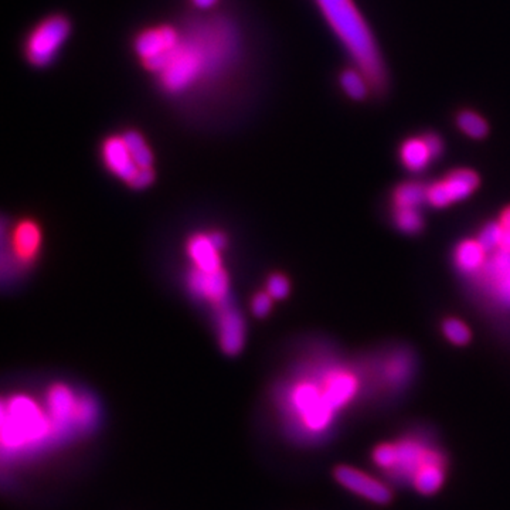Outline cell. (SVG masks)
I'll list each match as a JSON object with an SVG mask.
<instances>
[{
  "label": "cell",
  "instance_id": "obj_30",
  "mask_svg": "<svg viewBox=\"0 0 510 510\" xmlns=\"http://www.w3.org/2000/svg\"><path fill=\"white\" fill-rule=\"evenodd\" d=\"M193 1L200 9H207V7H210V6H213L216 3V0H193Z\"/></svg>",
  "mask_w": 510,
  "mask_h": 510
},
{
  "label": "cell",
  "instance_id": "obj_7",
  "mask_svg": "<svg viewBox=\"0 0 510 510\" xmlns=\"http://www.w3.org/2000/svg\"><path fill=\"white\" fill-rule=\"evenodd\" d=\"M227 236L220 230H206L192 234L186 242V255L190 268L199 271H217L224 266Z\"/></svg>",
  "mask_w": 510,
  "mask_h": 510
},
{
  "label": "cell",
  "instance_id": "obj_2",
  "mask_svg": "<svg viewBox=\"0 0 510 510\" xmlns=\"http://www.w3.org/2000/svg\"><path fill=\"white\" fill-rule=\"evenodd\" d=\"M3 457L17 458L57 441L43 401L26 393H13L1 403Z\"/></svg>",
  "mask_w": 510,
  "mask_h": 510
},
{
  "label": "cell",
  "instance_id": "obj_10",
  "mask_svg": "<svg viewBox=\"0 0 510 510\" xmlns=\"http://www.w3.org/2000/svg\"><path fill=\"white\" fill-rule=\"evenodd\" d=\"M479 179L475 172L461 169L452 172L444 180L427 186V203L443 209L452 203L468 199L478 188Z\"/></svg>",
  "mask_w": 510,
  "mask_h": 510
},
{
  "label": "cell",
  "instance_id": "obj_21",
  "mask_svg": "<svg viewBox=\"0 0 510 510\" xmlns=\"http://www.w3.org/2000/svg\"><path fill=\"white\" fill-rule=\"evenodd\" d=\"M340 82L346 94L354 99H363L369 91V80L364 74L356 70H347L342 74Z\"/></svg>",
  "mask_w": 510,
  "mask_h": 510
},
{
  "label": "cell",
  "instance_id": "obj_28",
  "mask_svg": "<svg viewBox=\"0 0 510 510\" xmlns=\"http://www.w3.org/2000/svg\"><path fill=\"white\" fill-rule=\"evenodd\" d=\"M501 227H502V244L501 251L510 253V207H508L501 217Z\"/></svg>",
  "mask_w": 510,
  "mask_h": 510
},
{
  "label": "cell",
  "instance_id": "obj_22",
  "mask_svg": "<svg viewBox=\"0 0 510 510\" xmlns=\"http://www.w3.org/2000/svg\"><path fill=\"white\" fill-rule=\"evenodd\" d=\"M457 124L464 134H467L468 136L475 138V139H481L488 134L487 122L478 114L471 112V111H465V112L460 114Z\"/></svg>",
  "mask_w": 510,
  "mask_h": 510
},
{
  "label": "cell",
  "instance_id": "obj_29",
  "mask_svg": "<svg viewBox=\"0 0 510 510\" xmlns=\"http://www.w3.org/2000/svg\"><path fill=\"white\" fill-rule=\"evenodd\" d=\"M430 151H431V155L434 159H437L441 153H443V141L440 139V136L434 135V134H430V135H425L424 136Z\"/></svg>",
  "mask_w": 510,
  "mask_h": 510
},
{
  "label": "cell",
  "instance_id": "obj_5",
  "mask_svg": "<svg viewBox=\"0 0 510 510\" xmlns=\"http://www.w3.org/2000/svg\"><path fill=\"white\" fill-rule=\"evenodd\" d=\"M102 161L105 168L125 185L142 190L149 188L155 180V170H143L135 162L122 135L111 136L104 142Z\"/></svg>",
  "mask_w": 510,
  "mask_h": 510
},
{
  "label": "cell",
  "instance_id": "obj_25",
  "mask_svg": "<svg viewBox=\"0 0 510 510\" xmlns=\"http://www.w3.org/2000/svg\"><path fill=\"white\" fill-rule=\"evenodd\" d=\"M479 244L487 250V253L498 251L502 244V227L501 223H488L478 236Z\"/></svg>",
  "mask_w": 510,
  "mask_h": 510
},
{
  "label": "cell",
  "instance_id": "obj_12",
  "mask_svg": "<svg viewBox=\"0 0 510 510\" xmlns=\"http://www.w3.org/2000/svg\"><path fill=\"white\" fill-rule=\"evenodd\" d=\"M215 318L222 350L229 356L239 354L247 340V323L243 313L229 302L215 309Z\"/></svg>",
  "mask_w": 510,
  "mask_h": 510
},
{
  "label": "cell",
  "instance_id": "obj_13",
  "mask_svg": "<svg viewBox=\"0 0 510 510\" xmlns=\"http://www.w3.org/2000/svg\"><path fill=\"white\" fill-rule=\"evenodd\" d=\"M336 481L350 492L377 505H386L391 501V491L380 481L350 467L340 465L335 470Z\"/></svg>",
  "mask_w": 510,
  "mask_h": 510
},
{
  "label": "cell",
  "instance_id": "obj_3",
  "mask_svg": "<svg viewBox=\"0 0 510 510\" xmlns=\"http://www.w3.org/2000/svg\"><path fill=\"white\" fill-rule=\"evenodd\" d=\"M371 87L384 85V68L371 33L352 0H316Z\"/></svg>",
  "mask_w": 510,
  "mask_h": 510
},
{
  "label": "cell",
  "instance_id": "obj_16",
  "mask_svg": "<svg viewBox=\"0 0 510 510\" xmlns=\"http://www.w3.org/2000/svg\"><path fill=\"white\" fill-rule=\"evenodd\" d=\"M487 254L478 240H465L455 250V264L465 273H478L487 264Z\"/></svg>",
  "mask_w": 510,
  "mask_h": 510
},
{
  "label": "cell",
  "instance_id": "obj_18",
  "mask_svg": "<svg viewBox=\"0 0 510 510\" xmlns=\"http://www.w3.org/2000/svg\"><path fill=\"white\" fill-rule=\"evenodd\" d=\"M445 479V460L440 458L427 464L413 479V487L423 495L435 494Z\"/></svg>",
  "mask_w": 510,
  "mask_h": 510
},
{
  "label": "cell",
  "instance_id": "obj_17",
  "mask_svg": "<svg viewBox=\"0 0 510 510\" xmlns=\"http://www.w3.org/2000/svg\"><path fill=\"white\" fill-rule=\"evenodd\" d=\"M401 162L411 172H423L434 159L424 138H411L406 141L400 151Z\"/></svg>",
  "mask_w": 510,
  "mask_h": 510
},
{
  "label": "cell",
  "instance_id": "obj_11",
  "mask_svg": "<svg viewBox=\"0 0 510 510\" xmlns=\"http://www.w3.org/2000/svg\"><path fill=\"white\" fill-rule=\"evenodd\" d=\"M43 234L36 222L24 219L10 229L9 253L13 269H26L40 253Z\"/></svg>",
  "mask_w": 510,
  "mask_h": 510
},
{
  "label": "cell",
  "instance_id": "obj_1",
  "mask_svg": "<svg viewBox=\"0 0 510 510\" xmlns=\"http://www.w3.org/2000/svg\"><path fill=\"white\" fill-rule=\"evenodd\" d=\"M278 407L286 425L298 437L316 440L326 434L339 413L330 398L326 366L286 380L278 393Z\"/></svg>",
  "mask_w": 510,
  "mask_h": 510
},
{
  "label": "cell",
  "instance_id": "obj_9",
  "mask_svg": "<svg viewBox=\"0 0 510 510\" xmlns=\"http://www.w3.org/2000/svg\"><path fill=\"white\" fill-rule=\"evenodd\" d=\"M189 292L199 300L217 309L230 302V275L226 268L217 271H199L189 268L186 275Z\"/></svg>",
  "mask_w": 510,
  "mask_h": 510
},
{
  "label": "cell",
  "instance_id": "obj_24",
  "mask_svg": "<svg viewBox=\"0 0 510 510\" xmlns=\"http://www.w3.org/2000/svg\"><path fill=\"white\" fill-rule=\"evenodd\" d=\"M443 330H444L447 339L458 346L467 344L471 339V332H470L468 326L455 318L447 319L443 325Z\"/></svg>",
  "mask_w": 510,
  "mask_h": 510
},
{
  "label": "cell",
  "instance_id": "obj_19",
  "mask_svg": "<svg viewBox=\"0 0 510 510\" xmlns=\"http://www.w3.org/2000/svg\"><path fill=\"white\" fill-rule=\"evenodd\" d=\"M393 203L394 210H420V207L427 203V186H423L418 182L403 183L396 189Z\"/></svg>",
  "mask_w": 510,
  "mask_h": 510
},
{
  "label": "cell",
  "instance_id": "obj_23",
  "mask_svg": "<svg viewBox=\"0 0 510 510\" xmlns=\"http://www.w3.org/2000/svg\"><path fill=\"white\" fill-rule=\"evenodd\" d=\"M394 222H396V226L403 233H407V234H416L424 226L423 216H421L420 210H414V209L394 210Z\"/></svg>",
  "mask_w": 510,
  "mask_h": 510
},
{
  "label": "cell",
  "instance_id": "obj_15",
  "mask_svg": "<svg viewBox=\"0 0 510 510\" xmlns=\"http://www.w3.org/2000/svg\"><path fill=\"white\" fill-rule=\"evenodd\" d=\"M492 292L504 302L510 303V253L498 250L482 268Z\"/></svg>",
  "mask_w": 510,
  "mask_h": 510
},
{
  "label": "cell",
  "instance_id": "obj_8",
  "mask_svg": "<svg viewBox=\"0 0 510 510\" xmlns=\"http://www.w3.org/2000/svg\"><path fill=\"white\" fill-rule=\"evenodd\" d=\"M70 31V24L64 17L55 16L43 21L27 41V57L34 65L48 64Z\"/></svg>",
  "mask_w": 510,
  "mask_h": 510
},
{
  "label": "cell",
  "instance_id": "obj_26",
  "mask_svg": "<svg viewBox=\"0 0 510 510\" xmlns=\"http://www.w3.org/2000/svg\"><path fill=\"white\" fill-rule=\"evenodd\" d=\"M265 291L273 300H281L289 295L291 285L285 275L282 273H272L268 276L265 283Z\"/></svg>",
  "mask_w": 510,
  "mask_h": 510
},
{
  "label": "cell",
  "instance_id": "obj_14",
  "mask_svg": "<svg viewBox=\"0 0 510 510\" xmlns=\"http://www.w3.org/2000/svg\"><path fill=\"white\" fill-rule=\"evenodd\" d=\"M179 38L173 28L162 27L156 30H148L136 40V51L145 60L153 58L163 53L172 51L178 47Z\"/></svg>",
  "mask_w": 510,
  "mask_h": 510
},
{
  "label": "cell",
  "instance_id": "obj_4",
  "mask_svg": "<svg viewBox=\"0 0 510 510\" xmlns=\"http://www.w3.org/2000/svg\"><path fill=\"white\" fill-rule=\"evenodd\" d=\"M43 403L57 440L91 431L99 418L95 398L67 383L51 384L44 393Z\"/></svg>",
  "mask_w": 510,
  "mask_h": 510
},
{
  "label": "cell",
  "instance_id": "obj_27",
  "mask_svg": "<svg viewBox=\"0 0 510 510\" xmlns=\"http://www.w3.org/2000/svg\"><path fill=\"white\" fill-rule=\"evenodd\" d=\"M272 303H273V299L269 296V293L266 291L258 292L251 299V310L256 318H264L271 312Z\"/></svg>",
  "mask_w": 510,
  "mask_h": 510
},
{
  "label": "cell",
  "instance_id": "obj_20",
  "mask_svg": "<svg viewBox=\"0 0 510 510\" xmlns=\"http://www.w3.org/2000/svg\"><path fill=\"white\" fill-rule=\"evenodd\" d=\"M129 152L132 153L138 166L143 170H155L153 155L145 139L135 131H128L122 135Z\"/></svg>",
  "mask_w": 510,
  "mask_h": 510
},
{
  "label": "cell",
  "instance_id": "obj_6",
  "mask_svg": "<svg viewBox=\"0 0 510 510\" xmlns=\"http://www.w3.org/2000/svg\"><path fill=\"white\" fill-rule=\"evenodd\" d=\"M396 447V460L389 474L391 478L400 482H413L414 477L430 462L444 458V455L433 448L430 444L418 438L407 437L397 444Z\"/></svg>",
  "mask_w": 510,
  "mask_h": 510
}]
</instances>
